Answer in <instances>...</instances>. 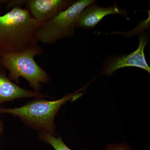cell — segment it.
I'll return each mask as SVG.
<instances>
[{
	"label": "cell",
	"instance_id": "8",
	"mask_svg": "<svg viewBox=\"0 0 150 150\" xmlns=\"http://www.w3.org/2000/svg\"><path fill=\"white\" fill-rule=\"evenodd\" d=\"M7 71L0 63V108L3 103L24 98H46V95L21 87L10 79Z\"/></svg>",
	"mask_w": 150,
	"mask_h": 150
},
{
	"label": "cell",
	"instance_id": "10",
	"mask_svg": "<svg viewBox=\"0 0 150 150\" xmlns=\"http://www.w3.org/2000/svg\"><path fill=\"white\" fill-rule=\"evenodd\" d=\"M27 1L21 0H6V5L7 8L12 9L14 8L22 7L24 4L26 5Z\"/></svg>",
	"mask_w": 150,
	"mask_h": 150
},
{
	"label": "cell",
	"instance_id": "5",
	"mask_svg": "<svg viewBox=\"0 0 150 150\" xmlns=\"http://www.w3.org/2000/svg\"><path fill=\"white\" fill-rule=\"evenodd\" d=\"M149 41L146 33L140 35L139 43L136 51L127 55L109 59L105 63L101 75L110 76L116 70L127 67H134L150 73V68L146 61L144 54L145 46Z\"/></svg>",
	"mask_w": 150,
	"mask_h": 150
},
{
	"label": "cell",
	"instance_id": "3",
	"mask_svg": "<svg viewBox=\"0 0 150 150\" xmlns=\"http://www.w3.org/2000/svg\"><path fill=\"white\" fill-rule=\"evenodd\" d=\"M43 54V49L38 45L17 53L0 51V63L9 72L8 78L14 83L18 84L20 78H23L34 91L40 92L41 84L50 81V76L35 60V56Z\"/></svg>",
	"mask_w": 150,
	"mask_h": 150
},
{
	"label": "cell",
	"instance_id": "13",
	"mask_svg": "<svg viewBox=\"0 0 150 150\" xmlns=\"http://www.w3.org/2000/svg\"><path fill=\"white\" fill-rule=\"evenodd\" d=\"M6 0H0V7L3 4H5Z\"/></svg>",
	"mask_w": 150,
	"mask_h": 150
},
{
	"label": "cell",
	"instance_id": "4",
	"mask_svg": "<svg viewBox=\"0 0 150 150\" xmlns=\"http://www.w3.org/2000/svg\"><path fill=\"white\" fill-rule=\"evenodd\" d=\"M95 1L94 0L75 1L68 8L42 23L38 31V41L44 44H53L72 36L80 14L86 7Z\"/></svg>",
	"mask_w": 150,
	"mask_h": 150
},
{
	"label": "cell",
	"instance_id": "6",
	"mask_svg": "<svg viewBox=\"0 0 150 150\" xmlns=\"http://www.w3.org/2000/svg\"><path fill=\"white\" fill-rule=\"evenodd\" d=\"M74 1L73 0H28L25 5L31 16L42 24L68 8Z\"/></svg>",
	"mask_w": 150,
	"mask_h": 150
},
{
	"label": "cell",
	"instance_id": "12",
	"mask_svg": "<svg viewBox=\"0 0 150 150\" xmlns=\"http://www.w3.org/2000/svg\"><path fill=\"white\" fill-rule=\"evenodd\" d=\"M4 123H3L2 121L0 118V137L2 134L3 130H4Z\"/></svg>",
	"mask_w": 150,
	"mask_h": 150
},
{
	"label": "cell",
	"instance_id": "7",
	"mask_svg": "<svg viewBox=\"0 0 150 150\" xmlns=\"http://www.w3.org/2000/svg\"><path fill=\"white\" fill-rule=\"evenodd\" d=\"M111 14H118L129 20L127 12L116 5L109 7H102L93 3L86 7L80 14L76 23V28L91 29L104 17Z\"/></svg>",
	"mask_w": 150,
	"mask_h": 150
},
{
	"label": "cell",
	"instance_id": "11",
	"mask_svg": "<svg viewBox=\"0 0 150 150\" xmlns=\"http://www.w3.org/2000/svg\"><path fill=\"white\" fill-rule=\"evenodd\" d=\"M104 150H133L125 143H121L120 144H109Z\"/></svg>",
	"mask_w": 150,
	"mask_h": 150
},
{
	"label": "cell",
	"instance_id": "1",
	"mask_svg": "<svg viewBox=\"0 0 150 150\" xmlns=\"http://www.w3.org/2000/svg\"><path fill=\"white\" fill-rule=\"evenodd\" d=\"M41 24L22 7L0 15V51L17 53L38 45Z\"/></svg>",
	"mask_w": 150,
	"mask_h": 150
},
{
	"label": "cell",
	"instance_id": "2",
	"mask_svg": "<svg viewBox=\"0 0 150 150\" xmlns=\"http://www.w3.org/2000/svg\"><path fill=\"white\" fill-rule=\"evenodd\" d=\"M78 91L66 95L61 99L49 100L44 98H35L19 107L0 108V115L9 114L18 117L27 126L39 132H45L55 136V116L62 105L69 100L74 101L81 96Z\"/></svg>",
	"mask_w": 150,
	"mask_h": 150
},
{
	"label": "cell",
	"instance_id": "9",
	"mask_svg": "<svg viewBox=\"0 0 150 150\" xmlns=\"http://www.w3.org/2000/svg\"><path fill=\"white\" fill-rule=\"evenodd\" d=\"M39 137L41 141L51 145L54 150H72L65 144L61 137H56L47 133L39 132Z\"/></svg>",
	"mask_w": 150,
	"mask_h": 150
}]
</instances>
